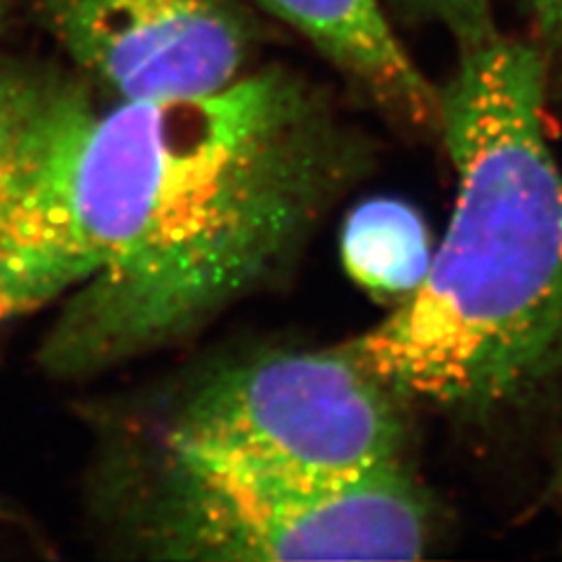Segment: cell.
Here are the masks:
<instances>
[{
    "mask_svg": "<svg viewBox=\"0 0 562 562\" xmlns=\"http://www.w3.org/2000/svg\"><path fill=\"white\" fill-rule=\"evenodd\" d=\"M359 169L286 68L111 109L59 78L0 211V324L57 310L38 363L70 380L179 345L281 281Z\"/></svg>",
    "mask_w": 562,
    "mask_h": 562,
    "instance_id": "1",
    "label": "cell"
},
{
    "mask_svg": "<svg viewBox=\"0 0 562 562\" xmlns=\"http://www.w3.org/2000/svg\"><path fill=\"white\" fill-rule=\"evenodd\" d=\"M438 94L457 171L448 233L422 284L340 347L398 396L487 411L562 366V169L547 134V66L497 31L462 47Z\"/></svg>",
    "mask_w": 562,
    "mask_h": 562,
    "instance_id": "2",
    "label": "cell"
},
{
    "mask_svg": "<svg viewBox=\"0 0 562 562\" xmlns=\"http://www.w3.org/2000/svg\"><path fill=\"white\" fill-rule=\"evenodd\" d=\"M130 506L132 541L169 560H413L429 541L401 464L314 481L167 431Z\"/></svg>",
    "mask_w": 562,
    "mask_h": 562,
    "instance_id": "3",
    "label": "cell"
},
{
    "mask_svg": "<svg viewBox=\"0 0 562 562\" xmlns=\"http://www.w3.org/2000/svg\"><path fill=\"white\" fill-rule=\"evenodd\" d=\"M398 401L342 347L272 351L204 378L167 434L305 479L351 481L401 464Z\"/></svg>",
    "mask_w": 562,
    "mask_h": 562,
    "instance_id": "4",
    "label": "cell"
},
{
    "mask_svg": "<svg viewBox=\"0 0 562 562\" xmlns=\"http://www.w3.org/2000/svg\"><path fill=\"white\" fill-rule=\"evenodd\" d=\"M41 12L115 101L218 92L244 76L254 45L233 0H43Z\"/></svg>",
    "mask_w": 562,
    "mask_h": 562,
    "instance_id": "5",
    "label": "cell"
},
{
    "mask_svg": "<svg viewBox=\"0 0 562 562\" xmlns=\"http://www.w3.org/2000/svg\"><path fill=\"white\" fill-rule=\"evenodd\" d=\"M382 105L422 127L441 122V94L427 82L386 20L382 0H258Z\"/></svg>",
    "mask_w": 562,
    "mask_h": 562,
    "instance_id": "6",
    "label": "cell"
},
{
    "mask_svg": "<svg viewBox=\"0 0 562 562\" xmlns=\"http://www.w3.org/2000/svg\"><path fill=\"white\" fill-rule=\"evenodd\" d=\"M431 241L417 211L390 198L361 202L342 227L345 268L380 301L401 303L427 277Z\"/></svg>",
    "mask_w": 562,
    "mask_h": 562,
    "instance_id": "7",
    "label": "cell"
},
{
    "mask_svg": "<svg viewBox=\"0 0 562 562\" xmlns=\"http://www.w3.org/2000/svg\"><path fill=\"white\" fill-rule=\"evenodd\" d=\"M57 80L0 57V211Z\"/></svg>",
    "mask_w": 562,
    "mask_h": 562,
    "instance_id": "8",
    "label": "cell"
},
{
    "mask_svg": "<svg viewBox=\"0 0 562 562\" xmlns=\"http://www.w3.org/2000/svg\"><path fill=\"white\" fill-rule=\"evenodd\" d=\"M390 3L446 24L462 47L476 45L497 33L492 22V0H390Z\"/></svg>",
    "mask_w": 562,
    "mask_h": 562,
    "instance_id": "9",
    "label": "cell"
},
{
    "mask_svg": "<svg viewBox=\"0 0 562 562\" xmlns=\"http://www.w3.org/2000/svg\"><path fill=\"white\" fill-rule=\"evenodd\" d=\"M539 35L562 55V0H527Z\"/></svg>",
    "mask_w": 562,
    "mask_h": 562,
    "instance_id": "10",
    "label": "cell"
},
{
    "mask_svg": "<svg viewBox=\"0 0 562 562\" xmlns=\"http://www.w3.org/2000/svg\"><path fill=\"white\" fill-rule=\"evenodd\" d=\"M3 5H5V0H0V10H3Z\"/></svg>",
    "mask_w": 562,
    "mask_h": 562,
    "instance_id": "11",
    "label": "cell"
}]
</instances>
